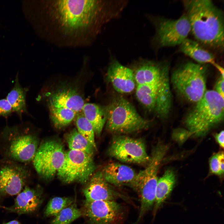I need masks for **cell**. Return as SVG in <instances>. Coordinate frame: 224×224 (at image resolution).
I'll return each instance as SVG.
<instances>
[{
	"mask_svg": "<svg viewBox=\"0 0 224 224\" xmlns=\"http://www.w3.org/2000/svg\"><path fill=\"white\" fill-rule=\"evenodd\" d=\"M36 4L43 35L59 46L91 44L105 25L121 15L116 0H44Z\"/></svg>",
	"mask_w": 224,
	"mask_h": 224,
	"instance_id": "1",
	"label": "cell"
},
{
	"mask_svg": "<svg viewBox=\"0 0 224 224\" xmlns=\"http://www.w3.org/2000/svg\"><path fill=\"white\" fill-rule=\"evenodd\" d=\"M190 32L199 43L212 49L224 47V18L222 11L210 0L183 1Z\"/></svg>",
	"mask_w": 224,
	"mask_h": 224,
	"instance_id": "2",
	"label": "cell"
},
{
	"mask_svg": "<svg viewBox=\"0 0 224 224\" xmlns=\"http://www.w3.org/2000/svg\"><path fill=\"white\" fill-rule=\"evenodd\" d=\"M39 146L38 137L27 122L7 125L0 134L3 159L26 165L33 161Z\"/></svg>",
	"mask_w": 224,
	"mask_h": 224,
	"instance_id": "3",
	"label": "cell"
},
{
	"mask_svg": "<svg viewBox=\"0 0 224 224\" xmlns=\"http://www.w3.org/2000/svg\"><path fill=\"white\" fill-rule=\"evenodd\" d=\"M224 98L214 90H207L184 119L190 135H205L224 119Z\"/></svg>",
	"mask_w": 224,
	"mask_h": 224,
	"instance_id": "4",
	"label": "cell"
},
{
	"mask_svg": "<svg viewBox=\"0 0 224 224\" xmlns=\"http://www.w3.org/2000/svg\"><path fill=\"white\" fill-rule=\"evenodd\" d=\"M207 68L204 65L188 62L173 72L171 81L180 96L192 103H196L203 96L206 87Z\"/></svg>",
	"mask_w": 224,
	"mask_h": 224,
	"instance_id": "5",
	"label": "cell"
},
{
	"mask_svg": "<svg viewBox=\"0 0 224 224\" xmlns=\"http://www.w3.org/2000/svg\"><path fill=\"white\" fill-rule=\"evenodd\" d=\"M107 107L106 128L110 132L129 133L149 126V121L141 117L133 105L122 97L114 98Z\"/></svg>",
	"mask_w": 224,
	"mask_h": 224,
	"instance_id": "6",
	"label": "cell"
},
{
	"mask_svg": "<svg viewBox=\"0 0 224 224\" xmlns=\"http://www.w3.org/2000/svg\"><path fill=\"white\" fill-rule=\"evenodd\" d=\"M145 16L155 28V34L151 42L154 49L180 45L190 32V24L185 13L176 20L149 14Z\"/></svg>",
	"mask_w": 224,
	"mask_h": 224,
	"instance_id": "7",
	"label": "cell"
},
{
	"mask_svg": "<svg viewBox=\"0 0 224 224\" xmlns=\"http://www.w3.org/2000/svg\"><path fill=\"white\" fill-rule=\"evenodd\" d=\"M92 156L81 151L70 150L65 153L63 163L57 174L63 182H88L96 169Z\"/></svg>",
	"mask_w": 224,
	"mask_h": 224,
	"instance_id": "8",
	"label": "cell"
},
{
	"mask_svg": "<svg viewBox=\"0 0 224 224\" xmlns=\"http://www.w3.org/2000/svg\"><path fill=\"white\" fill-rule=\"evenodd\" d=\"M65 153L62 143L48 140L39 145L32 161L37 173L42 178L50 179L62 166Z\"/></svg>",
	"mask_w": 224,
	"mask_h": 224,
	"instance_id": "9",
	"label": "cell"
},
{
	"mask_svg": "<svg viewBox=\"0 0 224 224\" xmlns=\"http://www.w3.org/2000/svg\"><path fill=\"white\" fill-rule=\"evenodd\" d=\"M82 212L87 224H122L125 217L123 207L114 201L85 200Z\"/></svg>",
	"mask_w": 224,
	"mask_h": 224,
	"instance_id": "10",
	"label": "cell"
},
{
	"mask_svg": "<svg viewBox=\"0 0 224 224\" xmlns=\"http://www.w3.org/2000/svg\"><path fill=\"white\" fill-rule=\"evenodd\" d=\"M30 176L26 165L3 158L0 160V195H17L27 185Z\"/></svg>",
	"mask_w": 224,
	"mask_h": 224,
	"instance_id": "11",
	"label": "cell"
},
{
	"mask_svg": "<svg viewBox=\"0 0 224 224\" xmlns=\"http://www.w3.org/2000/svg\"><path fill=\"white\" fill-rule=\"evenodd\" d=\"M108 152L110 156L127 163H147L150 159L142 140L125 136L115 137Z\"/></svg>",
	"mask_w": 224,
	"mask_h": 224,
	"instance_id": "12",
	"label": "cell"
},
{
	"mask_svg": "<svg viewBox=\"0 0 224 224\" xmlns=\"http://www.w3.org/2000/svg\"><path fill=\"white\" fill-rule=\"evenodd\" d=\"M133 67L137 85L158 84L169 78V67L166 62L140 57L134 61Z\"/></svg>",
	"mask_w": 224,
	"mask_h": 224,
	"instance_id": "13",
	"label": "cell"
},
{
	"mask_svg": "<svg viewBox=\"0 0 224 224\" xmlns=\"http://www.w3.org/2000/svg\"><path fill=\"white\" fill-rule=\"evenodd\" d=\"M109 57L107 71L108 79L117 91L121 93L132 92L136 85L133 71L121 64L110 52Z\"/></svg>",
	"mask_w": 224,
	"mask_h": 224,
	"instance_id": "14",
	"label": "cell"
},
{
	"mask_svg": "<svg viewBox=\"0 0 224 224\" xmlns=\"http://www.w3.org/2000/svg\"><path fill=\"white\" fill-rule=\"evenodd\" d=\"M88 182L83 190L86 201H114L118 198L127 199L126 197L110 187L100 171L94 173Z\"/></svg>",
	"mask_w": 224,
	"mask_h": 224,
	"instance_id": "15",
	"label": "cell"
},
{
	"mask_svg": "<svg viewBox=\"0 0 224 224\" xmlns=\"http://www.w3.org/2000/svg\"><path fill=\"white\" fill-rule=\"evenodd\" d=\"M43 200V191L40 186L31 188L26 185L17 195L12 206H0V208L19 214H30L38 209Z\"/></svg>",
	"mask_w": 224,
	"mask_h": 224,
	"instance_id": "16",
	"label": "cell"
},
{
	"mask_svg": "<svg viewBox=\"0 0 224 224\" xmlns=\"http://www.w3.org/2000/svg\"><path fill=\"white\" fill-rule=\"evenodd\" d=\"M49 107L64 108L77 113L82 111L84 100L79 93L72 88L60 89L52 93L49 99Z\"/></svg>",
	"mask_w": 224,
	"mask_h": 224,
	"instance_id": "17",
	"label": "cell"
},
{
	"mask_svg": "<svg viewBox=\"0 0 224 224\" xmlns=\"http://www.w3.org/2000/svg\"><path fill=\"white\" fill-rule=\"evenodd\" d=\"M102 172L106 182L117 186L130 187L137 174L130 167L115 162L108 164Z\"/></svg>",
	"mask_w": 224,
	"mask_h": 224,
	"instance_id": "18",
	"label": "cell"
},
{
	"mask_svg": "<svg viewBox=\"0 0 224 224\" xmlns=\"http://www.w3.org/2000/svg\"><path fill=\"white\" fill-rule=\"evenodd\" d=\"M179 51L189 57L198 63H216L214 55L203 47L197 41L187 38L180 45Z\"/></svg>",
	"mask_w": 224,
	"mask_h": 224,
	"instance_id": "19",
	"label": "cell"
},
{
	"mask_svg": "<svg viewBox=\"0 0 224 224\" xmlns=\"http://www.w3.org/2000/svg\"><path fill=\"white\" fill-rule=\"evenodd\" d=\"M28 90L27 88L21 86L17 74L16 76L14 86L6 98L12 112L16 113L21 119H22L23 114L28 113L26 102Z\"/></svg>",
	"mask_w": 224,
	"mask_h": 224,
	"instance_id": "20",
	"label": "cell"
},
{
	"mask_svg": "<svg viewBox=\"0 0 224 224\" xmlns=\"http://www.w3.org/2000/svg\"><path fill=\"white\" fill-rule=\"evenodd\" d=\"M175 182V174L171 169L167 170L162 176L158 179L153 211L154 217L155 216L158 209L168 197Z\"/></svg>",
	"mask_w": 224,
	"mask_h": 224,
	"instance_id": "21",
	"label": "cell"
},
{
	"mask_svg": "<svg viewBox=\"0 0 224 224\" xmlns=\"http://www.w3.org/2000/svg\"><path fill=\"white\" fill-rule=\"evenodd\" d=\"M82 111L92 125L95 134L99 135L107 118V107L91 103L84 104Z\"/></svg>",
	"mask_w": 224,
	"mask_h": 224,
	"instance_id": "22",
	"label": "cell"
},
{
	"mask_svg": "<svg viewBox=\"0 0 224 224\" xmlns=\"http://www.w3.org/2000/svg\"><path fill=\"white\" fill-rule=\"evenodd\" d=\"M166 78L158 84L137 85L136 91L138 101L147 110H155L160 85L169 80Z\"/></svg>",
	"mask_w": 224,
	"mask_h": 224,
	"instance_id": "23",
	"label": "cell"
},
{
	"mask_svg": "<svg viewBox=\"0 0 224 224\" xmlns=\"http://www.w3.org/2000/svg\"><path fill=\"white\" fill-rule=\"evenodd\" d=\"M66 140L70 150L81 151L93 156L95 149L76 128L73 129L67 134Z\"/></svg>",
	"mask_w": 224,
	"mask_h": 224,
	"instance_id": "24",
	"label": "cell"
},
{
	"mask_svg": "<svg viewBox=\"0 0 224 224\" xmlns=\"http://www.w3.org/2000/svg\"><path fill=\"white\" fill-rule=\"evenodd\" d=\"M51 119L58 128H62L70 124L76 117L77 113L67 108L49 107Z\"/></svg>",
	"mask_w": 224,
	"mask_h": 224,
	"instance_id": "25",
	"label": "cell"
},
{
	"mask_svg": "<svg viewBox=\"0 0 224 224\" xmlns=\"http://www.w3.org/2000/svg\"><path fill=\"white\" fill-rule=\"evenodd\" d=\"M82 215V212L77 208L76 201H74L55 216L51 224H70Z\"/></svg>",
	"mask_w": 224,
	"mask_h": 224,
	"instance_id": "26",
	"label": "cell"
},
{
	"mask_svg": "<svg viewBox=\"0 0 224 224\" xmlns=\"http://www.w3.org/2000/svg\"><path fill=\"white\" fill-rule=\"evenodd\" d=\"M76 124L78 132L88 141L96 150L95 133L92 125L83 113H78L76 116Z\"/></svg>",
	"mask_w": 224,
	"mask_h": 224,
	"instance_id": "27",
	"label": "cell"
},
{
	"mask_svg": "<svg viewBox=\"0 0 224 224\" xmlns=\"http://www.w3.org/2000/svg\"><path fill=\"white\" fill-rule=\"evenodd\" d=\"M74 201L72 198L55 197L48 203L44 212L47 217L55 216L64 208L72 204Z\"/></svg>",
	"mask_w": 224,
	"mask_h": 224,
	"instance_id": "28",
	"label": "cell"
},
{
	"mask_svg": "<svg viewBox=\"0 0 224 224\" xmlns=\"http://www.w3.org/2000/svg\"><path fill=\"white\" fill-rule=\"evenodd\" d=\"M218 153L213 155L209 161V166L210 170L214 174L221 175L222 174L218 158Z\"/></svg>",
	"mask_w": 224,
	"mask_h": 224,
	"instance_id": "29",
	"label": "cell"
},
{
	"mask_svg": "<svg viewBox=\"0 0 224 224\" xmlns=\"http://www.w3.org/2000/svg\"><path fill=\"white\" fill-rule=\"evenodd\" d=\"M12 112L11 106L6 99L0 100V116L8 117Z\"/></svg>",
	"mask_w": 224,
	"mask_h": 224,
	"instance_id": "30",
	"label": "cell"
},
{
	"mask_svg": "<svg viewBox=\"0 0 224 224\" xmlns=\"http://www.w3.org/2000/svg\"><path fill=\"white\" fill-rule=\"evenodd\" d=\"M224 77L221 75L217 81L215 86L214 90L222 97L224 96Z\"/></svg>",
	"mask_w": 224,
	"mask_h": 224,
	"instance_id": "31",
	"label": "cell"
},
{
	"mask_svg": "<svg viewBox=\"0 0 224 224\" xmlns=\"http://www.w3.org/2000/svg\"><path fill=\"white\" fill-rule=\"evenodd\" d=\"M215 139L220 146L223 148L224 147V131L222 130L219 133L216 134L215 136Z\"/></svg>",
	"mask_w": 224,
	"mask_h": 224,
	"instance_id": "32",
	"label": "cell"
},
{
	"mask_svg": "<svg viewBox=\"0 0 224 224\" xmlns=\"http://www.w3.org/2000/svg\"><path fill=\"white\" fill-rule=\"evenodd\" d=\"M218 158L220 164L221 170L222 174L223 175L224 167V152H221L218 153Z\"/></svg>",
	"mask_w": 224,
	"mask_h": 224,
	"instance_id": "33",
	"label": "cell"
},
{
	"mask_svg": "<svg viewBox=\"0 0 224 224\" xmlns=\"http://www.w3.org/2000/svg\"><path fill=\"white\" fill-rule=\"evenodd\" d=\"M4 224H21L19 221H18L17 220H14L9 222L7 223H4Z\"/></svg>",
	"mask_w": 224,
	"mask_h": 224,
	"instance_id": "34",
	"label": "cell"
}]
</instances>
